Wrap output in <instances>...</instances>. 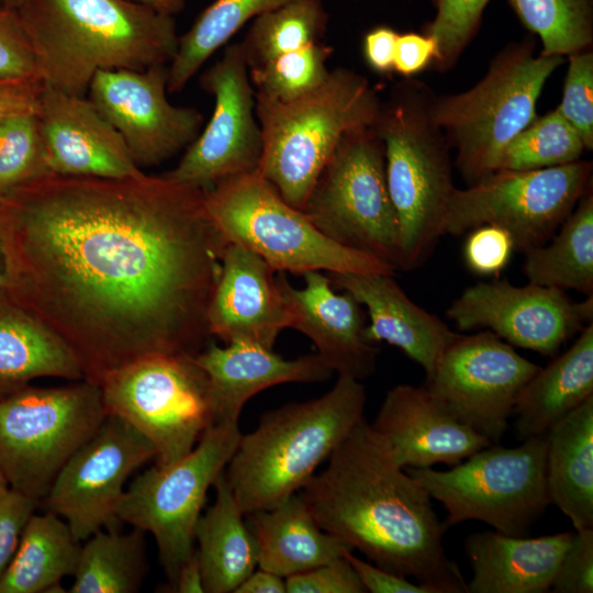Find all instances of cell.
Listing matches in <instances>:
<instances>
[{"label": "cell", "instance_id": "6da1fadb", "mask_svg": "<svg viewBox=\"0 0 593 593\" xmlns=\"http://www.w3.org/2000/svg\"><path fill=\"white\" fill-rule=\"evenodd\" d=\"M227 245L205 191L163 175H46L0 198L4 288L99 387L132 362L206 346Z\"/></svg>", "mask_w": 593, "mask_h": 593}, {"label": "cell", "instance_id": "7a4b0ae2", "mask_svg": "<svg viewBox=\"0 0 593 593\" xmlns=\"http://www.w3.org/2000/svg\"><path fill=\"white\" fill-rule=\"evenodd\" d=\"M327 460L299 491L323 530L430 593H468L433 499L370 423L362 418Z\"/></svg>", "mask_w": 593, "mask_h": 593}, {"label": "cell", "instance_id": "3957f363", "mask_svg": "<svg viewBox=\"0 0 593 593\" xmlns=\"http://www.w3.org/2000/svg\"><path fill=\"white\" fill-rule=\"evenodd\" d=\"M43 85L85 96L100 70L169 65L174 15L130 0H29L18 10Z\"/></svg>", "mask_w": 593, "mask_h": 593}, {"label": "cell", "instance_id": "277c9868", "mask_svg": "<svg viewBox=\"0 0 593 593\" xmlns=\"http://www.w3.org/2000/svg\"><path fill=\"white\" fill-rule=\"evenodd\" d=\"M366 400L359 380L338 376L320 398L266 412L255 430L240 435L224 470L240 511L270 510L298 493L365 418Z\"/></svg>", "mask_w": 593, "mask_h": 593}, {"label": "cell", "instance_id": "5b68a950", "mask_svg": "<svg viewBox=\"0 0 593 593\" xmlns=\"http://www.w3.org/2000/svg\"><path fill=\"white\" fill-rule=\"evenodd\" d=\"M434 93L421 81L398 82L373 128L383 144L385 178L399 231L398 269L421 267L445 235L455 190L450 146L430 114Z\"/></svg>", "mask_w": 593, "mask_h": 593}, {"label": "cell", "instance_id": "8992f818", "mask_svg": "<svg viewBox=\"0 0 593 593\" xmlns=\"http://www.w3.org/2000/svg\"><path fill=\"white\" fill-rule=\"evenodd\" d=\"M381 102L366 77L345 67L329 70L318 88L291 102L256 97L262 135L258 171L288 204L302 211L343 138L372 127Z\"/></svg>", "mask_w": 593, "mask_h": 593}, {"label": "cell", "instance_id": "52a82bcc", "mask_svg": "<svg viewBox=\"0 0 593 593\" xmlns=\"http://www.w3.org/2000/svg\"><path fill=\"white\" fill-rule=\"evenodd\" d=\"M564 61L558 55L536 56L532 41L514 42L472 88L433 96V121L456 150L455 165L469 184L499 169L506 146L537 118L539 96Z\"/></svg>", "mask_w": 593, "mask_h": 593}, {"label": "cell", "instance_id": "ba28073f", "mask_svg": "<svg viewBox=\"0 0 593 593\" xmlns=\"http://www.w3.org/2000/svg\"><path fill=\"white\" fill-rule=\"evenodd\" d=\"M205 205L228 243L253 250L275 271L394 275L396 270L378 257L326 237L303 211L288 204L258 170L223 180L206 190Z\"/></svg>", "mask_w": 593, "mask_h": 593}, {"label": "cell", "instance_id": "9c48e42d", "mask_svg": "<svg viewBox=\"0 0 593 593\" xmlns=\"http://www.w3.org/2000/svg\"><path fill=\"white\" fill-rule=\"evenodd\" d=\"M547 437L515 447L482 448L448 470L404 469L447 513V526L479 521L508 536H526L550 504Z\"/></svg>", "mask_w": 593, "mask_h": 593}, {"label": "cell", "instance_id": "30bf717a", "mask_svg": "<svg viewBox=\"0 0 593 593\" xmlns=\"http://www.w3.org/2000/svg\"><path fill=\"white\" fill-rule=\"evenodd\" d=\"M107 415L101 388L87 380L1 396L0 467L11 489L41 502Z\"/></svg>", "mask_w": 593, "mask_h": 593}, {"label": "cell", "instance_id": "8fae6325", "mask_svg": "<svg viewBox=\"0 0 593 593\" xmlns=\"http://www.w3.org/2000/svg\"><path fill=\"white\" fill-rule=\"evenodd\" d=\"M240 435L238 422L211 425L183 458L139 473L119 502L118 518L155 538L169 588L195 549L194 529L206 493L225 470Z\"/></svg>", "mask_w": 593, "mask_h": 593}, {"label": "cell", "instance_id": "7c38bea8", "mask_svg": "<svg viewBox=\"0 0 593 593\" xmlns=\"http://www.w3.org/2000/svg\"><path fill=\"white\" fill-rule=\"evenodd\" d=\"M100 388L107 413L153 444L159 468L188 455L213 425L209 379L192 355L141 359L109 374Z\"/></svg>", "mask_w": 593, "mask_h": 593}, {"label": "cell", "instance_id": "4fadbf2b", "mask_svg": "<svg viewBox=\"0 0 593 593\" xmlns=\"http://www.w3.org/2000/svg\"><path fill=\"white\" fill-rule=\"evenodd\" d=\"M332 240L398 269L399 231L373 126L348 133L318 176L302 210Z\"/></svg>", "mask_w": 593, "mask_h": 593}, {"label": "cell", "instance_id": "5bb4252c", "mask_svg": "<svg viewBox=\"0 0 593 593\" xmlns=\"http://www.w3.org/2000/svg\"><path fill=\"white\" fill-rule=\"evenodd\" d=\"M592 163L534 169H497L466 189L455 188L445 217V235L460 236L490 224L504 228L515 249L545 244L592 186Z\"/></svg>", "mask_w": 593, "mask_h": 593}, {"label": "cell", "instance_id": "9a60e30c", "mask_svg": "<svg viewBox=\"0 0 593 593\" xmlns=\"http://www.w3.org/2000/svg\"><path fill=\"white\" fill-rule=\"evenodd\" d=\"M199 81L214 99L212 115L177 166L163 176L206 191L223 180L258 170L262 135L239 43L227 45Z\"/></svg>", "mask_w": 593, "mask_h": 593}, {"label": "cell", "instance_id": "2e32d148", "mask_svg": "<svg viewBox=\"0 0 593 593\" xmlns=\"http://www.w3.org/2000/svg\"><path fill=\"white\" fill-rule=\"evenodd\" d=\"M155 457V447L143 434L108 414L61 467L42 501L79 541L100 529L119 528L116 507L126 480Z\"/></svg>", "mask_w": 593, "mask_h": 593}, {"label": "cell", "instance_id": "e0dca14e", "mask_svg": "<svg viewBox=\"0 0 593 593\" xmlns=\"http://www.w3.org/2000/svg\"><path fill=\"white\" fill-rule=\"evenodd\" d=\"M539 369L486 329L459 334L426 387L459 421L499 444L519 391Z\"/></svg>", "mask_w": 593, "mask_h": 593}, {"label": "cell", "instance_id": "ac0fdd59", "mask_svg": "<svg viewBox=\"0 0 593 593\" xmlns=\"http://www.w3.org/2000/svg\"><path fill=\"white\" fill-rule=\"evenodd\" d=\"M167 85L168 66L155 65L100 70L88 89V99L119 133L139 169L186 149L202 130L203 114L170 103Z\"/></svg>", "mask_w": 593, "mask_h": 593}, {"label": "cell", "instance_id": "d6986e66", "mask_svg": "<svg viewBox=\"0 0 593 593\" xmlns=\"http://www.w3.org/2000/svg\"><path fill=\"white\" fill-rule=\"evenodd\" d=\"M592 294L575 303L556 288L497 280L465 289L446 315L459 331L486 328L512 346L556 356L584 322H592Z\"/></svg>", "mask_w": 593, "mask_h": 593}, {"label": "cell", "instance_id": "ffe728a7", "mask_svg": "<svg viewBox=\"0 0 593 593\" xmlns=\"http://www.w3.org/2000/svg\"><path fill=\"white\" fill-rule=\"evenodd\" d=\"M51 175L122 179L144 172L89 99L43 85L36 111Z\"/></svg>", "mask_w": 593, "mask_h": 593}, {"label": "cell", "instance_id": "44dd1931", "mask_svg": "<svg viewBox=\"0 0 593 593\" xmlns=\"http://www.w3.org/2000/svg\"><path fill=\"white\" fill-rule=\"evenodd\" d=\"M403 468L454 467L491 441L459 421L426 385L399 384L387 391L370 423Z\"/></svg>", "mask_w": 593, "mask_h": 593}, {"label": "cell", "instance_id": "7402d4cb", "mask_svg": "<svg viewBox=\"0 0 593 593\" xmlns=\"http://www.w3.org/2000/svg\"><path fill=\"white\" fill-rule=\"evenodd\" d=\"M275 269L253 250L228 243L208 310L209 332L226 344L249 343L272 349L292 317Z\"/></svg>", "mask_w": 593, "mask_h": 593}, {"label": "cell", "instance_id": "603a6c76", "mask_svg": "<svg viewBox=\"0 0 593 593\" xmlns=\"http://www.w3.org/2000/svg\"><path fill=\"white\" fill-rule=\"evenodd\" d=\"M303 277L304 286L298 289L288 281L286 272L276 276L292 317L290 327L307 336L338 376L359 381L372 376L378 350L366 337L360 303L347 292L336 293L329 277L321 271H309Z\"/></svg>", "mask_w": 593, "mask_h": 593}, {"label": "cell", "instance_id": "cb8c5ba5", "mask_svg": "<svg viewBox=\"0 0 593 593\" xmlns=\"http://www.w3.org/2000/svg\"><path fill=\"white\" fill-rule=\"evenodd\" d=\"M389 273L331 272V282L368 311L365 334L371 344L385 342L419 365L429 379L446 348L459 335L436 315L414 303Z\"/></svg>", "mask_w": 593, "mask_h": 593}, {"label": "cell", "instance_id": "d4e9b609", "mask_svg": "<svg viewBox=\"0 0 593 593\" xmlns=\"http://www.w3.org/2000/svg\"><path fill=\"white\" fill-rule=\"evenodd\" d=\"M209 379L213 424L238 422L246 402L260 391L288 382H322L333 370L316 354L284 359L249 343H214L194 356Z\"/></svg>", "mask_w": 593, "mask_h": 593}, {"label": "cell", "instance_id": "484cf974", "mask_svg": "<svg viewBox=\"0 0 593 593\" xmlns=\"http://www.w3.org/2000/svg\"><path fill=\"white\" fill-rule=\"evenodd\" d=\"M573 534L536 538L495 530L470 534L463 545L472 569L468 593L549 592Z\"/></svg>", "mask_w": 593, "mask_h": 593}, {"label": "cell", "instance_id": "4316f807", "mask_svg": "<svg viewBox=\"0 0 593 593\" xmlns=\"http://www.w3.org/2000/svg\"><path fill=\"white\" fill-rule=\"evenodd\" d=\"M257 548V567L288 578L354 550L323 530L299 493L277 506L247 514Z\"/></svg>", "mask_w": 593, "mask_h": 593}, {"label": "cell", "instance_id": "83f0119b", "mask_svg": "<svg viewBox=\"0 0 593 593\" xmlns=\"http://www.w3.org/2000/svg\"><path fill=\"white\" fill-rule=\"evenodd\" d=\"M593 396V324L585 325L563 354L540 369L519 391L513 414L519 440L544 436Z\"/></svg>", "mask_w": 593, "mask_h": 593}, {"label": "cell", "instance_id": "f1b7e54d", "mask_svg": "<svg viewBox=\"0 0 593 593\" xmlns=\"http://www.w3.org/2000/svg\"><path fill=\"white\" fill-rule=\"evenodd\" d=\"M38 378L83 380L68 346L0 288V398Z\"/></svg>", "mask_w": 593, "mask_h": 593}, {"label": "cell", "instance_id": "f546056e", "mask_svg": "<svg viewBox=\"0 0 593 593\" xmlns=\"http://www.w3.org/2000/svg\"><path fill=\"white\" fill-rule=\"evenodd\" d=\"M546 437L550 504L574 530L593 528V396L556 423Z\"/></svg>", "mask_w": 593, "mask_h": 593}, {"label": "cell", "instance_id": "4dcf8cb0", "mask_svg": "<svg viewBox=\"0 0 593 593\" xmlns=\"http://www.w3.org/2000/svg\"><path fill=\"white\" fill-rule=\"evenodd\" d=\"M215 500L194 529L204 592L232 593L257 567L255 539L224 471L213 484Z\"/></svg>", "mask_w": 593, "mask_h": 593}, {"label": "cell", "instance_id": "1f68e13d", "mask_svg": "<svg viewBox=\"0 0 593 593\" xmlns=\"http://www.w3.org/2000/svg\"><path fill=\"white\" fill-rule=\"evenodd\" d=\"M64 518L47 511L27 521L16 551L0 578V593H60L72 575L80 545Z\"/></svg>", "mask_w": 593, "mask_h": 593}, {"label": "cell", "instance_id": "d6a6232c", "mask_svg": "<svg viewBox=\"0 0 593 593\" xmlns=\"http://www.w3.org/2000/svg\"><path fill=\"white\" fill-rule=\"evenodd\" d=\"M523 271L528 281L559 290L593 293V192L583 193L548 245L525 251Z\"/></svg>", "mask_w": 593, "mask_h": 593}, {"label": "cell", "instance_id": "836d02e7", "mask_svg": "<svg viewBox=\"0 0 593 593\" xmlns=\"http://www.w3.org/2000/svg\"><path fill=\"white\" fill-rule=\"evenodd\" d=\"M145 532L100 529L80 547L70 593H135L148 571Z\"/></svg>", "mask_w": 593, "mask_h": 593}, {"label": "cell", "instance_id": "e575fe53", "mask_svg": "<svg viewBox=\"0 0 593 593\" xmlns=\"http://www.w3.org/2000/svg\"><path fill=\"white\" fill-rule=\"evenodd\" d=\"M291 1L294 0H214L179 35L177 52L168 65V92H180L247 22Z\"/></svg>", "mask_w": 593, "mask_h": 593}, {"label": "cell", "instance_id": "d590c367", "mask_svg": "<svg viewBox=\"0 0 593 593\" xmlns=\"http://www.w3.org/2000/svg\"><path fill=\"white\" fill-rule=\"evenodd\" d=\"M328 13L322 0H294L262 13L239 43L248 70L262 67L276 57L321 42Z\"/></svg>", "mask_w": 593, "mask_h": 593}, {"label": "cell", "instance_id": "8d00e7d4", "mask_svg": "<svg viewBox=\"0 0 593 593\" xmlns=\"http://www.w3.org/2000/svg\"><path fill=\"white\" fill-rule=\"evenodd\" d=\"M522 24L541 41L542 55L591 48L593 0H508Z\"/></svg>", "mask_w": 593, "mask_h": 593}, {"label": "cell", "instance_id": "74e56055", "mask_svg": "<svg viewBox=\"0 0 593 593\" xmlns=\"http://www.w3.org/2000/svg\"><path fill=\"white\" fill-rule=\"evenodd\" d=\"M584 143L577 130L555 109L536 118L503 152L499 169L534 170L580 159Z\"/></svg>", "mask_w": 593, "mask_h": 593}, {"label": "cell", "instance_id": "f35d334b", "mask_svg": "<svg viewBox=\"0 0 593 593\" xmlns=\"http://www.w3.org/2000/svg\"><path fill=\"white\" fill-rule=\"evenodd\" d=\"M333 48L322 42L284 53L260 68L249 70L257 98L287 103L306 96L327 78Z\"/></svg>", "mask_w": 593, "mask_h": 593}, {"label": "cell", "instance_id": "ab89813d", "mask_svg": "<svg viewBox=\"0 0 593 593\" xmlns=\"http://www.w3.org/2000/svg\"><path fill=\"white\" fill-rule=\"evenodd\" d=\"M46 175L36 112L0 120V198Z\"/></svg>", "mask_w": 593, "mask_h": 593}, {"label": "cell", "instance_id": "60d3db41", "mask_svg": "<svg viewBox=\"0 0 593 593\" xmlns=\"http://www.w3.org/2000/svg\"><path fill=\"white\" fill-rule=\"evenodd\" d=\"M490 0H433L435 16L426 34L436 43L434 61L448 69L474 36Z\"/></svg>", "mask_w": 593, "mask_h": 593}, {"label": "cell", "instance_id": "b9f144b4", "mask_svg": "<svg viewBox=\"0 0 593 593\" xmlns=\"http://www.w3.org/2000/svg\"><path fill=\"white\" fill-rule=\"evenodd\" d=\"M562 99L556 108L580 134L585 149L593 148V52L571 54Z\"/></svg>", "mask_w": 593, "mask_h": 593}, {"label": "cell", "instance_id": "7bdbcfd3", "mask_svg": "<svg viewBox=\"0 0 593 593\" xmlns=\"http://www.w3.org/2000/svg\"><path fill=\"white\" fill-rule=\"evenodd\" d=\"M514 249L513 238L507 231L485 224L469 231L463 258L467 267L478 275H497L508 264Z\"/></svg>", "mask_w": 593, "mask_h": 593}, {"label": "cell", "instance_id": "ee69618b", "mask_svg": "<svg viewBox=\"0 0 593 593\" xmlns=\"http://www.w3.org/2000/svg\"><path fill=\"white\" fill-rule=\"evenodd\" d=\"M0 78L40 79L34 52L19 14L7 8L0 9Z\"/></svg>", "mask_w": 593, "mask_h": 593}, {"label": "cell", "instance_id": "f6af8a7d", "mask_svg": "<svg viewBox=\"0 0 593 593\" xmlns=\"http://www.w3.org/2000/svg\"><path fill=\"white\" fill-rule=\"evenodd\" d=\"M550 591L555 593L593 592V528L574 530Z\"/></svg>", "mask_w": 593, "mask_h": 593}, {"label": "cell", "instance_id": "bcb514c9", "mask_svg": "<svg viewBox=\"0 0 593 593\" xmlns=\"http://www.w3.org/2000/svg\"><path fill=\"white\" fill-rule=\"evenodd\" d=\"M286 592L365 593L366 590L354 568L344 556L286 578Z\"/></svg>", "mask_w": 593, "mask_h": 593}, {"label": "cell", "instance_id": "7dc6e473", "mask_svg": "<svg viewBox=\"0 0 593 593\" xmlns=\"http://www.w3.org/2000/svg\"><path fill=\"white\" fill-rule=\"evenodd\" d=\"M38 503L12 489L0 502V578L11 562L22 532Z\"/></svg>", "mask_w": 593, "mask_h": 593}, {"label": "cell", "instance_id": "c3c4849f", "mask_svg": "<svg viewBox=\"0 0 593 593\" xmlns=\"http://www.w3.org/2000/svg\"><path fill=\"white\" fill-rule=\"evenodd\" d=\"M345 558L354 568L366 592L371 593H430L429 590L409 578L384 570L372 562L363 561L347 551Z\"/></svg>", "mask_w": 593, "mask_h": 593}, {"label": "cell", "instance_id": "681fc988", "mask_svg": "<svg viewBox=\"0 0 593 593\" xmlns=\"http://www.w3.org/2000/svg\"><path fill=\"white\" fill-rule=\"evenodd\" d=\"M436 43L427 34L404 33L399 34L393 70L400 75L411 78L425 69L435 58Z\"/></svg>", "mask_w": 593, "mask_h": 593}, {"label": "cell", "instance_id": "f907efd6", "mask_svg": "<svg viewBox=\"0 0 593 593\" xmlns=\"http://www.w3.org/2000/svg\"><path fill=\"white\" fill-rule=\"evenodd\" d=\"M42 88L37 78H0V120L16 113L36 112Z\"/></svg>", "mask_w": 593, "mask_h": 593}, {"label": "cell", "instance_id": "816d5d0a", "mask_svg": "<svg viewBox=\"0 0 593 593\" xmlns=\"http://www.w3.org/2000/svg\"><path fill=\"white\" fill-rule=\"evenodd\" d=\"M399 33L389 26H377L363 37L362 52L368 66L378 74L393 71L395 44Z\"/></svg>", "mask_w": 593, "mask_h": 593}, {"label": "cell", "instance_id": "f5cc1de1", "mask_svg": "<svg viewBox=\"0 0 593 593\" xmlns=\"http://www.w3.org/2000/svg\"><path fill=\"white\" fill-rule=\"evenodd\" d=\"M177 593H203V578L197 550L180 566L175 583L170 588Z\"/></svg>", "mask_w": 593, "mask_h": 593}, {"label": "cell", "instance_id": "db71d44e", "mask_svg": "<svg viewBox=\"0 0 593 593\" xmlns=\"http://www.w3.org/2000/svg\"><path fill=\"white\" fill-rule=\"evenodd\" d=\"M286 579L267 570H254L234 593H284Z\"/></svg>", "mask_w": 593, "mask_h": 593}, {"label": "cell", "instance_id": "11a10c76", "mask_svg": "<svg viewBox=\"0 0 593 593\" xmlns=\"http://www.w3.org/2000/svg\"><path fill=\"white\" fill-rule=\"evenodd\" d=\"M146 7H149L158 12L176 15L180 13L186 4V0H130Z\"/></svg>", "mask_w": 593, "mask_h": 593}, {"label": "cell", "instance_id": "9f6ffc18", "mask_svg": "<svg viewBox=\"0 0 593 593\" xmlns=\"http://www.w3.org/2000/svg\"><path fill=\"white\" fill-rule=\"evenodd\" d=\"M10 490L9 481L0 467V502L8 495Z\"/></svg>", "mask_w": 593, "mask_h": 593}, {"label": "cell", "instance_id": "6f0895ef", "mask_svg": "<svg viewBox=\"0 0 593 593\" xmlns=\"http://www.w3.org/2000/svg\"><path fill=\"white\" fill-rule=\"evenodd\" d=\"M29 0H3V5L7 9L18 10Z\"/></svg>", "mask_w": 593, "mask_h": 593}, {"label": "cell", "instance_id": "680465c9", "mask_svg": "<svg viewBox=\"0 0 593 593\" xmlns=\"http://www.w3.org/2000/svg\"><path fill=\"white\" fill-rule=\"evenodd\" d=\"M1 287H3V288L5 287V279H4L3 275H2V272L0 273V288Z\"/></svg>", "mask_w": 593, "mask_h": 593}, {"label": "cell", "instance_id": "91938a15", "mask_svg": "<svg viewBox=\"0 0 593 593\" xmlns=\"http://www.w3.org/2000/svg\"><path fill=\"white\" fill-rule=\"evenodd\" d=\"M1 8H4V5H3V0H0V9H1Z\"/></svg>", "mask_w": 593, "mask_h": 593}]
</instances>
